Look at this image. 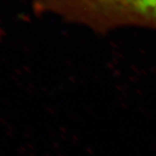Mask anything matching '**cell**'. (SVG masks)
<instances>
[{
  "label": "cell",
  "mask_w": 156,
  "mask_h": 156,
  "mask_svg": "<svg viewBox=\"0 0 156 156\" xmlns=\"http://www.w3.org/2000/svg\"><path fill=\"white\" fill-rule=\"evenodd\" d=\"M33 9L99 34L125 27L156 30V0H34Z\"/></svg>",
  "instance_id": "cell-1"
}]
</instances>
